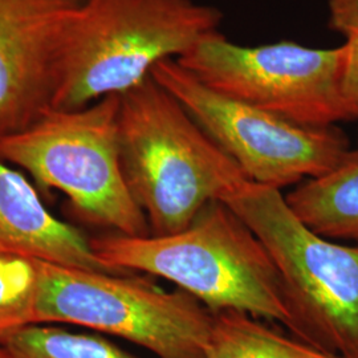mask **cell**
<instances>
[{
	"mask_svg": "<svg viewBox=\"0 0 358 358\" xmlns=\"http://www.w3.org/2000/svg\"><path fill=\"white\" fill-rule=\"evenodd\" d=\"M97 259L118 273L138 271L162 278L192 294L210 312L239 310L278 321L291 317L279 269L267 247L222 199L203 207L171 235L90 238Z\"/></svg>",
	"mask_w": 358,
	"mask_h": 358,
	"instance_id": "6da1fadb",
	"label": "cell"
},
{
	"mask_svg": "<svg viewBox=\"0 0 358 358\" xmlns=\"http://www.w3.org/2000/svg\"><path fill=\"white\" fill-rule=\"evenodd\" d=\"M118 152L150 235L186 229L207 203L251 180L153 77L120 94Z\"/></svg>",
	"mask_w": 358,
	"mask_h": 358,
	"instance_id": "7a4b0ae2",
	"label": "cell"
},
{
	"mask_svg": "<svg viewBox=\"0 0 358 358\" xmlns=\"http://www.w3.org/2000/svg\"><path fill=\"white\" fill-rule=\"evenodd\" d=\"M220 22L217 8L195 0H84L65 29L51 108L80 109L133 90Z\"/></svg>",
	"mask_w": 358,
	"mask_h": 358,
	"instance_id": "3957f363",
	"label": "cell"
},
{
	"mask_svg": "<svg viewBox=\"0 0 358 358\" xmlns=\"http://www.w3.org/2000/svg\"><path fill=\"white\" fill-rule=\"evenodd\" d=\"M222 201L255 232L279 269L289 333L325 353L358 358L357 245L313 232L280 190L252 180Z\"/></svg>",
	"mask_w": 358,
	"mask_h": 358,
	"instance_id": "277c9868",
	"label": "cell"
},
{
	"mask_svg": "<svg viewBox=\"0 0 358 358\" xmlns=\"http://www.w3.org/2000/svg\"><path fill=\"white\" fill-rule=\"evenodd\" d=\"M120 94L80 109L50 108L29 127L0 136V159L28 171L38 190H59L90 226L150 235L122 176L118 152Z\"/></svg>",
	"mask_w": 358,
	"mask_h": 358,
	"instance_id": "5b68a950",
	"label": "cell"
},
{
	"mask_svg": "<svg viewBox=\"0 0 358 358\" xmlns=\"http://www.w3.org/2000/svg\"><path fill=\"white\" fill-rule=\"evenodd\" d=\"M38 324L110 334L157 358H206L213 312L182 289L140 276L45 263Z\"/></svg>",
	"mask_w": 358,
	"mask_h": 358,
	"instance_id": "8992f818",
	"label": "cell"
},
{
	"mask_svg": "<svg viewBox=\"0 0 358 358\" xmlns=\"http://www.w3.org/2000/svg\"><path fill=\"white\" fill-rule=\"evenodd\" d=\"M211 90L294 124L350 121L343 93L344 50L294 41L245 47L214 32L177 60Z\"/></svg>",
	"mask_w": 358,
	"mask_h": 358,
	"instance_id": "52a82bcc",
	"label": "cell"
},
{
	"mask_svg": "<svg viewBox=\"0 0 358 358\" xmlns=\"http://www.w3.org/2000/svg\"><path fill=\"white\" fill-rule=\"evenodd\" d=\"M150 76L259 185L282 192L332 171L352 152L340 129L303 127L222 94L177 60L155 65Z\"/></svg>",
	"mask_w": 358,
	"mask_h": 358,
	"instance_id": "ba28073f",
	"label": "cell"
},
{
	"mask_svg": "<svg viewBox=\"0 0 358 358\" xmlns=\"http://www.w3.org/2000/svg\"><path fill=\"white\" fill-rule=\"evenodd\" d=\"M84 0H0V136L52 105L65 29Z\"/></svg>",
	"mask_w": 358,
	"mask_h": 358,
	"instance_id": "9c48e42d",
	"label": "cell"
},
{
	"mask_svg": "<svg viewBox=\"0 0 358 358\" xmlns=\"http://www.w3.org/2000/svg\"><path fill=\"white\" fill-rule=\"evenodd\" d=\"M0 245L71 268L118 273L94 255L90 239L57 219L36 187L0 159Z\"/></svg>",
	"mask_w": 358,
	"mask_h": 358,
	"instance_id": "30bf717a",
	"label": "cell"
},
{
	"mask_svg": "<svg viewBox=\"0 0 358 358\" xmlns=\"http://www.w3.org/2000/svg\"><path fill=\"white\" fill-rule=\"evenodd\" d=\"M285 199L308 229L358 247V149L332 171L297 185Z\"/></svg>",
	"mask_w": 358,
	"mask_h": 358,
	"instance_id": "8fae6325",
	"label": "cell"
},
{
	"mask_svg": "<svg viewBox=\"0 0 358 358\" xmlns=\"http://www.w3.org/2000/svg\"><path fill=\"white\" fill-rule=\"evenodd\" d=\"M206 358H341L239 310L213 313Z\"/></svg>",
	"mask_w": 358,
	"mask_h": 358,
	"instance_id": "7c38bea8",
	"label": "cell"
},
{
	"mask_svg": "<svg viewBox=\"0 0 358 358\" xmlns=\"http://www.w3.org/2000/svg\"><path fill=\"white\" fill-rule=\"evenodd\" d=\"M45 263L0 245V337L38 324Z\"/></svg>",
	"mask_w": 358,
	"mask_h": 358,
	"instance_id": "4fadbf2b",
	"label": "cell"
},
{
	"mask_svg": "<svg viewBox=\"0 0 358 358\" xmlns=\"http://www.w3.org/2000/svg\"><path fill=\"white\" fill-rule=\"evenodd\" d=\"M13 358H138L101 334L35 324L0 337Z\"/></svg>",
	"mask_w": 358,
	"mask_h": 358,
	"instance_id": "5bb4252c",
	"label": "cell"
},
{
	"mask_svg": "<svg viewBox=\"0 0 358 358\" xmlns=\"http://www.w3.org/2000/svg\"><path fill=\"white\" fill-rule=\"evenodd\" d=\"M343 93L352 120H358V36L345 38Z\"/></svg>",
	"mask_w": 358,
	"mask_h": 358,
	"instance_id": "9a60e30c",
	"label": "cell"
},
{
	"mask_svg": "<svg viewBox=\"0 0 358 358\" xmlns=\"http://www.w3.org/2000/svg\"><path fill=\"white\" fill-rule=\"evenodd\" d=\"M329 26L345 38L358 36V0H329Z\"/></svg>",
	"mask_w": 358,
	"mask_h": 358,
	"instance_id": "2e32d148",
	"label": "cell"
},
{
	"mask_svg": "<svg viewBox=\"0 0 358 358\" xmlns=\"http://www.w3.org/2000/svg\"><path fill=\"white\" fill-rule=\"evenodd\" d=\"M0 358H13L10 356V353L7 352V349L0 343Z\"/></svg>",
	"mask_w": 358,
	"mask_h": 358,
	"instance_id": "e0dca14e",
	"label": "cell"
}]
</instances>
